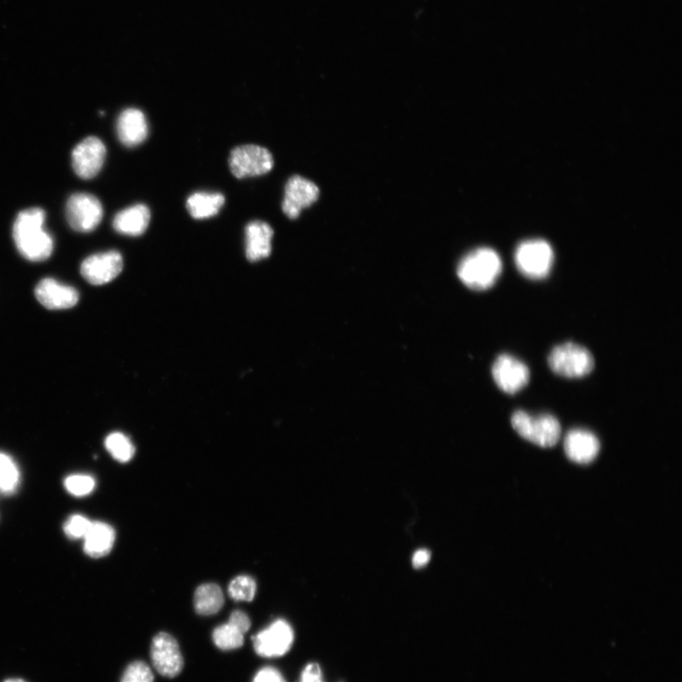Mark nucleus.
<instances>
[{"instance_id": "ddd939ff", "label": "nucleus", "mask_w": 682, "mask_h": 682, "mask_svg": "<svg viewBox=\"0 0 682 682\" xmlns=\"http://www.w3.org/2000/svg\"><path fill=\"white\" fill-rule=\"evenodd\" d=\"M319 195L320 190L314 182L294 176L287 183L282 211L288 218L296 220L304 209L318 201Z\"/></svg>"}, {"instance_id": "5701e85b", "label": "nucleus", "mask_w": 682, "mask_h": 682, "mask_svg": "<svg viewBox=\"0 0 682 682\" xmlns=\"http://www.w3.org/2000/svg\"><path fill=\"white\" fill-rule=\"evenodd\" d=\"M242 631L229 623L215 628L212 639L216 646L224 652L238 650L244 643Z\"/></svg>"}, {"instance_id": "bb28decb", "label": "nucleus", "mask_w": 682, "mask_h": 682, "mask_svg": "<svg viewBox=\"0 0 682 682\" xmlns=\"http://www.w3.org/2000/svg\"><path fill=\"white\" fill-rule=\"evenodd\" d=\"M121 682H154V675L148 664L138 660L128 665Z\"/></svg>"}, {"instance_id": "393cba45", "label": "nucleus", "mask_w": 682, "mask_h": 682, "mask_svg": "<svg viewBox=\"0 0 682 682\" xmlns=\"http://www.w3.org/2000/svg\"><path fill=\"white\" fill-rule=\"evenodd\" d=\"M255 593L256 583L252 577L241 575L230 582L229 594L236 601L251 602Z\"/></svg>"}, {"instance_id": "9d476101", "label": "nucleus", "mask_w": 682, "mask_h": 682, "mask_svg": "<svg viewBox=\"0 0 682 682\" xmlns=\"http://www.w3.org/2000/svg\"><path fill=\"white\" fill-rule=\"evenodd\" d=\"M106 156L107 148L101 140L89 137L82 141L72 155L74 172L82 179L93 178L103 168Z\"/></svg>"}, {"instance_id": "b1692460", "label": "nucleus", "mask_w": 682, "mask_h": 682, "mask_svg": "<svg viewBox=\"0 0 682 682\" xmlns=\"http://www.w3.org/2000/svg\"><path fill=\"white\" fill-rule=\"evenodd\" d=\"M106 447L112 457L121 462H129L135 454L134 445L120 432H114L108 436Z\"/></svg>"}, {"instance_id": "412c9836", "label": "nucleus", "mask_w": 682, "mask_h": 682, "mask_svg": "<svg viewBox=\"0 0 682 682\" xmlns=\"http://www.w3.org/2000/svg\"><path fill=\"white\" fill-rule=\"evenodd\" d=\"M223 605L224 595L218 585L205 584L196 590L194 594V608L198 614H216L222 609Z\"/></svg>"}, {"instance_id": "7c9ffc66", "label": "nucleus", "mask_w": 682, "mask_h": 682, "mask_svg": "<svg viewBox=\"0 0 682 682\" xmlns=\"http://www.w3.org/2000/svg\"><path fill=\"white\" fill-rule=\"evenodd\" d=\"M254 682H287L284 677L275 669L265 668L255 676Z\"/></svg>"}, {"instance_id": "7ed1b4c3", "label": "nucleus", "mask_w": 682, "mask_h": 682, "mask_svg": "<svg viewBox=\"0 0 682 682\" xmlns=\"http://www.w3.org/2000/svg\"><path fill=\"white\" fill-rule=\"evenodd\" d=\"M511 424L521 437L541 447H553L560 439V423L551 414L534 416L518 410L513 414Z\"/></svg>"}, {"instance_id": "9b49d317", "label": "nucleus", "mask_w": 682, "mask_h": 682, "mask_svg": "<svg viewBox=\"0 0 682 682\" xmlns=\"http://www.w3.org/2000/svg\"><path fill=\"white\" fill-rule=\"evenodd\" d=\"M124 267L120 253L111 251L90 256L81 265V273L90 284L103 286L121 273Z\"/></svg>"}, {"instance_id": "1a4fd4ad", "label": "nucleus", "mask_w": 682, "mask_h": 682, "mask_svg": "<svg viewBox=\"0 0 682 682\" xmlns=\"http://www.w3.org/2000/svg\"><path fill=\"white\" fill-rule=\"evenodd\" d=\"M492 376L496 386L508 394L518 393L530 381V371L526 364L508 354L501 355L496 359Z\"/></svg>"}, {"instance_id": "c85d7f7f", "label": "nucleus", "mask_w": 682, "mask_h": 682, "mask_svg": "<svg viewBox=\"0 0 682 682\" xmlns=\"http://www.w3.org/2000/svg\"><path fill=\"white\" fill-rule=\"evenodd\" d=\"M299 682H324L320 665L318 663H309L306 665Z\"/></svg>"}, {"instance_id": "6e6552de", "label": "nucleus", "mask_w": 682, "mask_h": 682, "mask_svg": "<svg viewBox=\"0 0 682 682\" xmlns=\"http://www.w3.org/2000/svg\"><path fill=\"white\" fill-rule=\"evenodd\" d=\"M255 652L263 658L286 655L294 642V632L285 620H277L253 638Z\"/></svg>"}, {"instance_id": "4be33fe9", "label": "nucleus", "mask_w": 682, "mask_h": 682, "mask_svg": "<svg viewBox=\"0 0 682 682\" xmlns=\"http://www.w3.org/2000/svg\"><path fill=\"white\" fill-rule=\"evenodd\" d=\"M21 472L18 465L7 454L0 453V493L10 495L18 489Z\"/></svg>"}, {"instance_id": "473e14b6", "label": "nucleus", "mask_w": 682, "mask_h": 682, "mask_svg": "<svg viewBox=\"0 0 682 682\" xmlns=\"http://www.w3.org/2000/svg\"><path fill=\"white\" fill-rule=\"evenodd\" d=\"M4 682H26V681L21 678H9V679H6Z\"/></svg>"}, {"instance_id": "f257e3e1", "label": "nucleus", "mask_w": 682, "mask_h": 682, "mask_svg": "<svg viewBox=\"0 0 682 682\" xmlns=\"http://www.w3.org/2000/svg\"><path fill=\"white\" fill-rule=\"evenodd\" d=\"M45 220L42 209L31 208L22 212L14 221V243L22 255L30 261H45L53 254L54 239L44 229Z\"/></svg>"}, {"instance_id": "a211bd4d", "label": "nucleus", "mask_w": 682, "mask_h": 682, "mask_svg": "<svg viewBox=\"0 0 682 682\" xmlns=\"http://www.w3.org/2000/svg\"><path fill=\"white\" fill-rule=\"evenodd\" d=\"M151 213L147 206L138 204L116 214L113 227L121 235L140 237L146 231Z\"/></svg>"}, {"instance_id": "a878e982", "label": "nucleus", "mask_w": 682, "mask_h": 682, "mask_svg": "<svg viewBox=\"0 0 682 682\" xmlns=\"http://www.w3.org/2000/svg\"><path fill=\"white\" fill-rule=\"evenodd\" d=\"M95 479L88 475H73L65 479V488L75 496L90 495L95 488Z\"/></svg>"}, {"instance_id": "20e7f679", "label": "nucleus", "mask_w": 682, "mask_h": 682, "mask_svg": "<svg viewBox=\"0 0 682 682\" xmlns=\"http://www.w3.org/2000/svg\"><path fill=\"white\" fill-rule=\"evenodd\" d=\"M548 367L565 378H581L590 375L595 366L592 354L587 348L574 342L555 347L548 357Z\"/></svg>"}, {"instance_id": "aec40b11", "label": "nucleus", "mask_w": 682, "mask_h": 682, "mask_svg": "<svg viewBox=\"0 0 682 682\" xmlns=\"http://www.w3.org/2000/svg\"><path fill=\"white\" fill-rule=\"evenodd\" d=\"M225 204V196L220 193L199 192L189 196L187 209L194 220H207L219 214Z\"/></svg>"}, {"instance_id": "39448f33", "label": "nucleus", "mask_w": 682, "mask_h": 682, "mask_svg": "<svg viewBox=\"0 0 682 682\" xmlns=\"http://www.w3.org/2000/svg\"><path fill=\"white\" fill-rule=\"evenodd\" d=\"M554 260L551 245L540 239L522 242L514 255L519 272L531 280H542L550 274Z\"/></svg>"}, {"instance_id": "2eb2a0df", "label": "nucleus", "mask_w": 682, "mask_h": 682, "mask_svg": "<svg viewBox=\"0 0 682 682\" xmlns=\"http://www.w3.org/2000/svg\"><path fill=\"white\" fill-rule=\"evenodd\" d=\"M564 451L567 457L580 464L591 462L600 452V442L586 429L575 428L564 439Z\"/></svg>"}, {"instance_id": "6ab92c4d", "label": "nucleus", "mask_w": 682, "mask_h": 682, "mask_svg": "<svg viewBox=\"0 0 682 682\" xmlns=\"http://www.w3.org/2000/svg\"><path fill=\"white\" fill-rule=\"evenodd\" d=\"M85 539V552L93 558L106 557L115 542L114 529L103 522H92Z\"/></svg>"}, {"instance_id": "0eeeda50", "label": "nucleus", "mask_w": 682, "mask_h": 682, "mask_svg": "<svg viewBox=\"0 0 682 682\" xmlns=\"http://www.w3.org/2000/svg\"><path fill=\"white\" fill-rule=\"evenodd\" d=\"M66 219L71 227L79 232H91L101 223L104 210L99 199L86 193L72 195L66 203Z\"/></svg>"}, {"instance_id": "c756f323", "label": "nucleus", "mask_w": 682, "mask_h": 682, "mask_svg": "<svg viewBox=\"0 0 682 682\" xmlns=\"http://www.w3.org/2000/svg\"><path fill=\"white\" fill-rule=\"evenodd\" d=\"M228 623L242 631L244 635L246 634L252 626L251 620H249L247 615L240 610L232 612Z\"/></svg>"}, {"instance_id": "f3484780", "label": "nucleus", "mask_w": 682, "mask_h": 682, "mask_svg": "<svg viewBox=\"0 0 682 682\" xmlns=\"http://www.w3.org/2000/svg\"><path fill=\"white\" fill-rule=\"evenodd\" d=\"M272 228L263 221H254L246 227V255L249 262H258L272 254Z\"/></svg>"}, {"instance_id": "2f4dec72", "label": "nucleus", "mask_w": 682, "mask_h": 682, "mask_svg": "<svg viewBox=\"0 0 682 682\" xmlns=\"http://www.w3.org/2000/svg\"><path fill=\"white\" fill-rule=\"evenodd\" d=\"M430 557V553L427 550H425V548H421V550L416 552L412 557L413 567L416 569L425 567V565L429 562Z\"/></svg>"}, {"instance_id": "f03ea898", "label": "nucleus", "mask_w": 682, "mask_h": 682, "mask_svg": "<svg viewBox=\"0 0 682 682\" xmlns=\"http://www.w3.org/2000/svg\"><path fill=\"white\" fill-rule=\"evenodd\" d=\"M503 263L494 249L481 247L465 256L458 267L464 286L481 291L491 289L501 276Z\"/></svg>"}, {"instance_id": "4468645a", "label": "nucleus", "mask_w": 682, "mask_h": 682, "mask_svg": "<svg viewBox=\"0 0 682 682\" xmlns=\"http://www.w3.org/2000/svg\"><path fill=\"white\" fill-rule=\"evenodd\" d=\"M39 302L51 310L69 309L79 301V294L72 287L60 284L52 278L42 280L36 289Z\"/></svg>"}, {"instance_id": "423d86ee", "label": "nucleus", "mask_w": 682, "mask_h": 682, "mask_svg": "<svg viewBox=\"0 0 682 682\" xmlns=\"http://www.w3.org/2000/svg\"><path fill=\"white\" fill-rule=\"evenodd\" d=\"M229 165L232 175L237 178H246L270 173L273 168L274 160L268 149L246 144L232 150Z\"/></svg>"}, {"instance_id": "dca6fc26", "label": "nucleus", "mask_w": 682, "mask_h": 682, "mask_svg": "<svg viewBox=\"0 0 682 682\" xmlns=\"http://www.w3.org/2000/svg\"><path fill=\"white\" fill-rule=\"evenodd\" d=\"M148 123L142 111L128 108L121 113L117 121L120 142L127 147H136L148 137Z\"/></svg>"}, {"instance_id": "f8f14e48", "label": "nucleus", "mask_w": 682, "mask_h": 682, "mask_svg": "<svg viewBox=\"0 0 682 682\" xmlns=\"http://www.w3.org/2000/svg\"><path fill=\"white\" fill-rule=\"evenodd\" d=\"M151 659L156 670L163 677L175 678L183 669V658L177 640L161 632L151 644Z\"/></svg>"}, {"instance_id": "cd10ccee", "label": "nucleus", "mask_w": 682, "mask_h": 682, "mask_svg": "<svg viewBox=\"0 0 682 682\" xmlns=\"http://www.w3.org/2000/svg\"><path fill=\"white\" fill-rule=\"evenodd\" d=\"M91 522L82 515L75 514L65 522L64 531L66 536L73 540L85 538L91 526Z\"/></svg>"}]
</instances>
